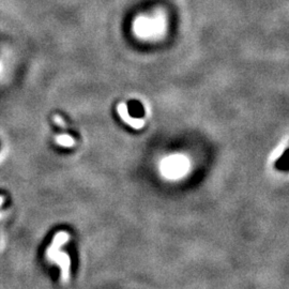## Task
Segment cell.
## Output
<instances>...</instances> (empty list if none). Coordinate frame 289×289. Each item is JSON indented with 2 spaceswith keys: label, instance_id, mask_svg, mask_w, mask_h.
Returning a JSON list of instances; mask_svg holds the SVG:
<instances>
[{
  "label": "cell",
  "instance_id": "1",
  "mask_svg": "<svg viewBox=\"0 0 289 289\" xmlns=\"http://www.w3.org/2000/svg\"><path fill=\"white\" fill-rule=\"evenodd\" d=\"M69 238H70L69 234H67L65 232L58 233L55 236L54 240H52V243L49 247V249L47 251V255H46L50 260L58 262L59 266L61 267V271H63V272H61V277H63L64 283H67L69 281L70 258L66 253L60 252L59 249H60L61 245L65 244L69 240Z\"/></svg>",
  "mask_w": 289,
  "mask_h": 289
},
{
  "label": "cell",
  "instance_id": "2",
  "mask_svg": "<svg viewBox=\"0 0 289 289\" xmlns=\"http://www.w3.org/2000/svg\"><path fill=\"white\" fill-rule=\"evenodd\" d=\"M118 112H119V115L121 116V118L124 119L127 122V124H129L131 127L136 128V129L143 127L144 121L142 119H135V118H132L129 115L127 105L120 104L119 106H118Z\"/></svg>",
  "mask_w": 289,
  "mask_h": 289
},
{
  "label": "cell",
  "instance_id": "3",
  "mask_svg": "<svg viewBox=\"0 0 289 289\" xmlns=\"http://www.w3.org/2000/svg\"><path fill=\"white\" fill-rule=\"evenodd\" d=\"M183 168H185V163L182 160H168V162H166L164 165V171L170 176H175L176 174L182 171Z\"/></svg>",
  "mask_w": 289,
  "mask_h": 289
},
{
  "label": "cell",
  "instance_id": "4",
  "mask_svg": "<svg viewBox=\"0 0 289 289\" xmlns=\"http://www.w3.org/2000/svg\"><path fill=\"white\" fill-rule=\"evenodd\" d=\"M275 167L278 170H289V148L286 149L282 156L276 160Z\"/></svg>",
  "mask_w": 289,
  "mask_h": 289
},
{
  "label": "cell",
  "instance_id": "5",
  "mask_svg": "<svg viewBox=\"0 0 289 289\" xmlns=\"http://www.w3.org/2000/svg\"><path fill=\"white\" fill-rule=\"evenodd\" d=\"M56 141L59 145L61 146H65V147H72L75 144V141L73 139V137L69 136V135H61L58 136L56 138Z\"/></svg>",
  "mask_w": 289,
  "mask_h": 289
},
{
  "label": "cell",
  "instance_id": "6",
  "mask_svg": "<svg viewBox=\"0 0 289 289\" xmlns=\"http://www.w3.org/2000/svg\"><path fill=\"white\" fill-rule=\"evenodd\" d=\"M54 120H55V122L57 125H59L60 126V128H66V122L61 119V117H59V116H55L54 117Z\"/></svg>",
  "mask_w": 289,
  "mask_h": 289
},
{
  "label": "cell",
  "instance_id": "7",
  "mask_svg": "<svg viewBox=\"0 0 289 289\" xmlns=\"http://www.w3.org/2000/svg\"><path fill=\"white\" fill-rule=\"evenodd\" d=\"M4 203V197L0 196V206H2V204Z\"/></svg>",
  "mask_w": 289,
  "mask_h": 289
},
{
  "label": "cell",
  "instance_id": "8",
  "mask_svg": "<svg viewBox=\"0 0 289 289\" xmlns=\"http://www.w3.org/2000/svg\"><path fill=\"white\" fill-rule=\"evenodd\" d=\"M0 70H2V65H0Z\"/></svg>",
  "mask_w": 289,
  "mask_h": 289
},
{
  "label": "cell",
  "instance_id": "9",
  "mask_svg": "<svg viewBox=\"0 0 289 289\" xmlns=\"http://www.w3.org/2000/svg\"><path fill=\"white\" fill-rule=\"evenodd\" d=\"M0 217H2V213H0Z\"/></svg>",
  "mask_w": 289,
  "mask_h": 289
}]
</instances>
